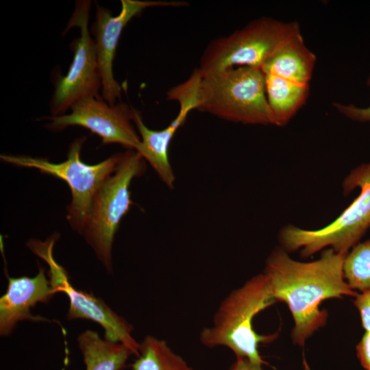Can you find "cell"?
<instances>
[{
    "instance_id": "cell-1",
    "label": "cell",
    "mask_w": 370,
    "mask_h": 370,
    "mask_svg": "<svg viewBox=\"0 0 370 370\" xmlns=\"http://www.w3.org/2000/svg\"><path fill=\"white\" fill-rule=\"evenodd\" d=\"M346 254L329 248L319 259L308 262L291 258L283 248H277L268 257L264 273L268 278L275 301L285 302L293 318L291 338L304 346L312 334L323 327L328 312L320 310L325 299L356 297L345 280L343 262Z\"/></svg>"
},
{
    "instance_id": "cell-2",
    "label": "cell",
    "mask_w": 370,
    "mask_h": 370,
    "mask_svg": "<svg viewBox=\"0 0 370 370\" xmlns=\"http://www.w3.org/2000/svg\"><path fill=\"white\" fill-rule=\"evenodd\" d=\"M275 301L267 275L263 273L253 277L223 300L212 325L201 332V343L210 348L225 346L234 353L236 358L267 365L259 354L258 345L273 341L278 334H258L253 329L252 320Z\"/></svg>"
},
{
    "instance_id": "cell-3",
    "label": "cell",
    "mask_w": 370,
    "mask_h": 370,
    "mask_svg": "<svg viewBox=\"0 0 370 370\" xmlns=\"http://www.w3.org/2000/svg\"><path fill=\"white\" fill-rule=\"evenodd\" d=\"M343 186L346 195L356 188H360V194L333 222L322 228L284 227L279 236L284 250L301 249V256L306 258L330 247L337 253L347 254L358 244L370 227V162L353 169Z\"/></svg>"
},
{
    "instance_id": "cell-4",
    "label": "cell",
    "mask_w": 370,
    "mask_h": 370,
    "mask_svg": "<svg viewBox=\"0 0 370 370\" xmlns=\"http://www.w3.org/2000/svg\"><path fill=\"white\" fill-rule=\"evenodd\" d=\"M197 110L244 124L274 125L259 68L238 66L201 77Z\"/></svg>"
},
{
    "instance_id": "cell-5",
    "label": "cell",
    "mask_w": 370,
    "mask_h": 370,
    "mask_svg": "<svg viewBox=\"0 0 370 370\" xmlns=\"http://www.w3.org/2000/svg\"><path fill=\"white\" fill-rule=\"evenodd\" d=\"M85 140L86 138L82 137L73 141L69 145L66 160L60 163L27 156L3 154L0 156L7 163L36 169L42 173L65 181L72 195L66 217L71 227L81 235L95 194L116 171L123 156V153H116L96 164H87L82 160L80 155Z\"/></svg>"
},
{
    "instance_id": "cell-6",
    "label": "cell",
    "mask_w": 370,
    "mask_h": 370,
    "mask_svg": "<svg viewBox=\"0 0 370 370\" xmlns=\"http://www.w3.org/2000/svg\"><path fill=\"white\" fill-rule=\"evenodd\" d=\"M301 34L296 23L254 20L232 34L211 41L197 69L201 77L238 66L259 68L284 42Z\"/></svg>"
},
{
    "instance_id": "cell-7",
    "label": "cell",
    "mask_w": 370,
    "mask_h": 370,
    "mask_svg": "<svg viewBox=\"0 0 370 370\" xmlns=\"http://www.w3.org/2000/svg\"><path fill=\"white\" fill-rule=\"evenodd\" d=\"M145 170L143 157L136 150L129 149L123 153L117 169L95 195L82 235L110 272L114 236L132 204L131 183Z\"/></svg>"
},
{
    "instance_id": "cell-8",
    "label": "cell",
    "mask_w": 370,
    "mask_h": 370,
    "mask_svg": "<svg viewBox=\"0 0 370 370\" xmlns=\"http://www.w3.org/2000/svg\"><path fill=\"white\" fill-rule=\"evenodd\" d=\"M57 238L58 234H54L45 241L32 239L27 245L34 254L48 264L49 280L56 293L62 292L68 297L69 308L67 319H87L99 323L104 330L105 339L124 345L137 356L140 343L132 336V325L114 312L101 299L76 289L71 284L66 271L53 256V248Z\"/></svg>"
},
{
    "instance_id": "cell-9",
    "label": "cell",
    "mask_w": 370,
    "mask_h": 370,
    "mask_svg": "<svg viewBox=\"0 0 370 370\" xmlns=\"http://www.w3.org/2000/svg\"><path fill=\"white\" fill-rule=\"evenodd\" d=\"M91 1H77L65 32L73 27L79 36L73 42V58L66 75L59 79L50 104L52 116L64 114L78 101L99 97L102 79L94 38L88 29Z\"/></svg>"
},
{
    "instance_id": "cell-10",
    "label": "cell",
    "mask_w": 370,
    "mask_h": 370,
    "mask_svg": "<svg viewBox=\"0 0 370 370\" xmlns=\"http://www.w3.org/2000/svg\"><path fill=\"white\" fill-rule=\"evenodd\" d=\"M134 109L124 102L111 106L99 97H87L73 105L70 113L48 117V127L59 131L81 126L99 136L103 145L117 143L135 150L140 139L133 125Z\"/></svg>"
},
{
    "instance_id": "cell-11",
    "label": "cell",
    "mask_w": 370,
    "mask_h": 370,
    "mask_svg": "<svg viewBox=\"0 0 370 370\" xmlns=\"http://www.w3.org/2000/svg\"><path fill=\"white\" fill-rule=\"evenodd\" d=\"M201 80V76L196 69L187 80L167 92V99L177 101L180 110L176 117L162 130H153L147 127L139 112L134 110L133 121L140 139L135 150L170 188H173L175 177L169 160V146L188 114L199 107Z\"/></svg>"
},
{
    "instance_id": "cell-12",
    "label": "cell",
    "mask_w": 370,
    "mask_h": 370,
    "mask_svg": "<svg viewBox=\"0 0 370 370\" xmlns=\"http://www.w3.org/2000/svg\"><path fill=\"white\" fill-rule=\"evenodd\" d=\"M121 12L116 16H112L108 9L97 3L92 27L102 79L101 97L111 106L121 97V86L114 77L113 62L126 25L147 8L184 5L180 1L121 0Z\"/></svg>"
},
{
    "instance_id": "cell-13",
    "label": "cell",
    "mask_w": 370,
    "mask_h": 370,
    "mask_svg": "<svg viewBox=\"0 0 370 370\" xmlns=\"http://www.w3.org/2000/svg\"><path fill=\"white\" fill-rule=\"evenodd\" d=\"M8 280L6 293L0 298V334H10L20 321H47L30 313L37 303L47 302L56 294L45 269L39 267L38 274L33 278L8 276Z\"/></svg>"
},
{
    "instance_id": "cell-14",
    "label": "cell",
    "mask_w": 370,
    "mask_h": 370,
    "mask_svg": "<svg viewBox=\"0 0 370 370\" xmlns=\"http://www.w3.org/2000/svg\"><path fill=\"white\" fill-rule=\"evenodd\" d=\"M316 58L304 44L301 34L282 44L262 65L264 75L308 84Z\"/></svg>"
},
{
    "instance_id": "cell-15",
    "label": "cell",
    "mask_w": 370,
    "mask_h": 370,
    "mask_svg": "<svg viewBox=\"0 0 370 370\" xmlns=\"http://www.w3.org/2000/svg\"><path fill=\"white\" fill-rule=\"evenodd\" d=\"M77 342L86 370H121L133 354L124 345L102 339L90 330L82 333Z\"/></svg>"
},
{
    "instance_id": "cell-16",
    "label": "cell",
    "mask_w": 370,
    "mask_h": 370,
    "mask_svg": "<svg viewBox=\"0 0 370 370\" xmlns=\"http://www.w3.org/2000/svg\"><path fill=\"white\" fill-rule=\"evenodd\" d=\"M267 99L274 125H284L305 102L308 84L292 82L273 75H264Z\"/></svg>"
},
{
    "instance_id": "cell-17",
    "label": "cell",
    "mask_w": 370,
    "mask_h": 370,
    "mask_svg": "<svg viewBox=\"0 0 370 370\" xmlns=\"http://www.w3.org/2000/svg\"><path fill=\"white\" fill-rule=\"evenodd\" d=\"M133 370H195L169 347L166 341L147 336L139 345Z\"/></svg>"
},
{
    "instance_id": "cell-18",
    "label": "cell",
    "mask_w": 370,
    "mask_h": 370,
    "mask_svg": "<svg viewBox=\"0 0 370 370\" xmlns=\"http://www.w3.org/2000/svg\"><path fill=\"white\" fill-rule=\"evenodd\" d=\"M343 275L352 290H370V239L356 244L346 254Z\"/></svg>"
},
{
    "instance_id": "cell-19",
    "label": "cell",
    "mask_w": 370,
    "mask_h": 370,
    "mask_svg": "<svg viewBox=\"0 0 370 370\" xmlns=\"http://www.w3.org/2000/svg\"><path fill=\"white\" fill-rule=\"evenodd\" d=\"M354 305L359 311L363 328L365 332H370V290L358 294L354 300Z\"/></svg>"
},
{
    "instance_id": "cell-20",
    "label": "cell",
    "mask_w": 370,
    "mask_h": 370,
    "mask_svg": "<svg viewBox=\"0 0 370 370\" xmlns=\"http://www.w3.org/2000/svg\"><path fill=\"white\" fill-rule=\"evenodd\" d=\"M367 84L370 86V77L367 80ZM334 106L343 114L348 118L361 122H370V106L365 108H360L354 105H343L334 103Z\"/></svg>"
},
{
    "instance_id": "cell-21",
    "label": "cell",
    "mask_w": 370,
    "mask_h": 370,
    "mask_svg": "<svg viewBox=\"0 0 370 370\" xmlns=\"http://www.w3.org/2000/svg\"><path fill=\"white\" fill-rule=\"evenodd\" d=\"M356 349L362 367L365 370H370V332H365Z\"/></svg>"
},
{
    "instance_id": "cell-22",
    "label": "cell",
    "mask_w": 370,
    "mask_h": 370,
    "mask_svg": "<svg viewBox=\"0 0 370 370\" xmlns=\"http://www.w3.org/2000/svg\"><path fill=\"white\" fill-rule=\"evenodd\" d=\"M262 365L254 363L245 358H236L230 370H263Z\"/></svg>"
}]
</instances>
